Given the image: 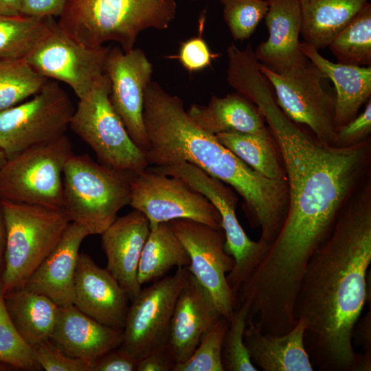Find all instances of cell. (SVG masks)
Masks as SVG:
<instances>
[{"label": "cell", "mask_w": 371, "mask_h": 371, "mask_svg": "<svg viewBox=\"0 0 371 371\" xmlns=\"http://www.w3.org/2000/svg\"><path fill=\"white\" fill-rule=\"evenodd\" d=\"M362 348V353L365 357L371 359V311L365 315L359 323L355 324L353 338Z\"/></svg>", "instance_id": "43"}, {"label": "cell", "mask_w": 371, "mask_h": 371, "mask_svg": "<svg viewBox=\"0 0 371 371\" xmlns=\"http://www.w3.org/2000/svg\"><path fill=\"white\" fill-rule=\"evenodd\" d=\"M188 267L141 289L131 301L120 346L137 360L166 345L178 296L190 275Z\"/></svg>", "instance_id": "13"}, {"label": "cell", "mask_w": 371, "mask_h": 371, "mask_svg": "<svg viewBox=\"0 0 371 371\" xmlns=\"http://www.w3.org/2000/svg\"><path fill=\"white\" fill-rule=\"evenodd\" d=\"M149 232L147 217L133 210L117 217L100 234L107 261L106 269L126 291L131 301L142 289L137 279L138 267Z\"/></svg>", "instance_id": "19"}, {"label": "cell", "mask_w": 371, "mask_h": 371, "mask_svg": "<svg viewBox=\"0 0 371 371\" xmlns=\"http://www.w3.org/2000/svg\"><path fill=\"white\" fill-rule=\"evenodd\" d=\"M32 349L38 363L46 371H91L93 362L68 356L50 339L32 346Z\"/></svg>", "instance_id": "37"}, {"label": "cell", "mask_w": 371, "mask_h": 371, "mask_svg": "<svg viewBox=\"0 0 371 371\" xmlns=\"http://www.w3.org/2000/svg\"><path fill=\"white\" fill-rule=\"evenodd\" d=\"M72 155L65 134L7 159L0 170V199L63 207V173Z\"/></svg>", "instance_id": "8"}, {"label": "cell", "mask_w": 371, "mask_h": 371, "mask_svg": "<svg viewBox=\"0 0 371 371\" xmlns=\"http://www.w3.org/2000/svg\"><path fill=\"white\" fill-rule=\"evenodd\" d=\"M137 363L133 355L120 346L93 361L91 371H136Z\"/></svg>", "instance_id": "40"}, {"label": "cell", "mask_w": 371, "mask_h": 371, "mask_svg": "<svg viewBox=\"0 0 371 371\" xmlns=\"http://www.w3.org/2000/svg\"><path fill=\"white\" fill-rule=\"evenodd\" d=\"M339 214L333 231L311 258L294 304L306 323L304 346L319 371H361L352 345L367 301L371 262V181L368 179Z\"/></svg>", "instance_id": "2"}, {"label": "cell", "mask_w": 371, "mask_h": 371, "mask_svg": "<svg viewBox=\"0 0 371 371\" xmlns=\"http://www.w3.org/2000/svg\"><path fill=\"white\" fill-rule=\"evenodd\" d=\"M111 47H86L55 21L50 32L25 58L39 74L66 83L80 99L105 74Z\"/></svg>", "instance_id": "14"}, {"label": "cell", "mask_w": 371, "mask_h": 371, "mask_svg": "<svg viewBox=\"0 0 371 371\" xmlns=\"http://www.w3.org/2000/svg\"><path fill=\"white\" fill-rule=\"evenodd\" d=\"M7 159L4 153L0 149V170L5 163Z\"/></svg>", "instance_id": "46"}, {"label": "cell", "mask_w": 371, "mask_h": 371, "mask_svg": "<svg viewBox=\"0 0 371 371\" xmlns=\"http://www.w3.org/2000/svg\"><path fill=\"white\" fill-rule=\"evenodd\" d=\"M14 369L5 363H0V371H7V370H13Z\"/></svg>", "instance_id": "47"}, {"label": "cell", "mask_w": 371, "mask_h": 371, "mask_svg": "<svg viewBox=\"0 0 371 371\" xmlns=\"http://www.w3.org/2000/svg\"><path fill=\"white\" fill-rule=\"evenodd\" d=\"M370 133L371 99H369L360 114L336 131L335 145L348 146L358 144L370 137Z\"/></svg>", "instance_id": "38"}, {"label": "cell", "mask_w": 371, "mask_h": 371, "mask_svg": "<svg viewBox=\"0 0 371 371\" xmlns=\"http://www.w3.org/2000/svg\"><path fill=\"white\" fill-rule=\"evenodd\" d=\"M47 80L25 59L0 60V112L35 95Z\"/></svg>", "instance_id": "32"}, {"label": "cell", "mask_w": 371, "mask_h": 371, "mask_svg": "<svg viewBox=\"0 0 371 371\" xmlns=\"http://www.w3.org/2000/svg\"><path fill=\"white\" fill-rule=\"evenodd\" d=\"M22 1L23 0H0V14H21Z\"/></svg>", "instance_id": "44"}, {"label": "cell", "mask_w": 371, "mask_h": 371, "mask_svg": "<svg viewBox=\"0 0 371 371\" xmlns=\"http://www.w3.org/2000/svg\"><path fill=\"white\" fill-rule=\"evenodd\" d=\"M301 35L317 50L328 47L368 0H298Z\"/></svg>", "instance_id": "27"}, {"label": "cell", "mask_w": 371, "mask_h": 371, "mask_svg": "<svg viewBox=\"0 0 371 371\" xmlns=\"http://www.w3.org/2000/svg\"><path fill=\"white\" fill-rule=\"evenodd\" d=\"M168 223L188 251L189 271L209 291L221 315L229 321L235 309V300L226 276L234 260L225 249L223 229L190 219Z\"/></svg>", "instance_id": "15"}, {"label": "cell", "mask_w": 371, "mask_h": 371, "mask_svg": "<svg viewBox=\"0 0 371 371\" xmlns=\"http://www.w3.org/2000/svg\"><path fill=\"white\" fill-rule=\"evenodd\" d=\"M128 205L147 217L150 227L175 219H190L223 229L219 212L205 196L182 179L148 166L134 172Z\"/></svg>", "instance_id": "12"}, {"label": "cell", "mask_w": 371, "mask_h": 371, "mask_svg": "<svg viewBox=\"0 0 371 371\" xmlns=\"http://www.w3.org/2000/svg\"><path fill=\"white\" fill-rule=\"evenodd\" d=\"M152 170L179 178L205 196L219 212L225 236V249L233 257L234 265L227 280L233 286H239L261 262L269 247L261 241L251 240L236 216V192L222 181L210 176L189 163L153 166Z\"/></svg>", "instance_id": "10"}, {"label": "cell", "mask_w": 371, "mask_h": 371, "mask_svg": "<svg viewBox=\"0 0 371 371\" xmlns=\"http://www.w3.org/2000/svg\"><path fill=\"white\" fill-rule=\"evenodd\" d=\"M6 311L16 329L31 347L49 339L60 306L47 296L21 287L3 294Z\"/></svg>", "instance_id": "26"}, {"label": "cell", "mask_w": 371, "mask_h": 371, "mask_svg": "<svg viewBox=\"0 0 371 371\" xmlns=\"http://www.w3.org/2000/svg\"><path fill=\"white\" fill-rule=\"evenodd\" d=\"M221 316L209 291L190 273L177 300L167 341L176 363L191 356L204 333Z\"/></svg>", "instance_id": "20"}, {"label": "cell", "mask_w": 371, "mask_h": 371, "mask_svg": "<svg viewBox=\"0 0 371 371\" xmlns=\"http://www.w3.org/2000/svg\"><path fill=\"white\" fill-rule=\"evenodd\" d=\"M268 38L254 51L258 62L279 75L305 66L308 59L300 49L302 17L298 0H265Z\"/></svg>", "instance_id": "17"}, {"label": "cell", "mask_w": 371, "mask_h": 371, "mask_svg": "<svg viewBox=\"0 0 371 371\" xmlns=\"http://www.w3.org/2000/svg\"><path fill=\"white\" fill-rule=\"evenodd\" d=\"M187 113L199 127L214 135L269 131L257 106L236 92L224 97L212 95L207 105L192 104Z\"/></svg>", "instance_id": "25"}, {"label": "cell", "mask_w": 371, "mask_h": 371, "mask_svg": "<svg viewBox=\"0 0 371 371\" xmlns=\"http://www.w3.org/2000/svg\"><path fill=\"white\" fill-rule=\"evenodd\" d=\"M6 231L4 216L0 199V276L3 269L4 254L5 249Z\"/></svg>", "instance_id": "45"}, {"label": "cell", "mask_w": 371, "mask_h": 371, "mask_svg": "<svg viewBox=\"0 0 371 371\" xmlns=\"http://www.w3.org/2000/svg\"><path fill=\"white\" fill-rule=\"evenodd\" d=\"M110 80L105 73L80 98L69 127L93 150L100 163L130 172L148 166L144 151L132 140L110 100Z\"/></svg>", "instance_id": "7"}, {"label": "cell", "mask_w": 371, "mask_h": 371, "mask_svg": "<svg viewBox=\"0 0 371 371\" xmlns=\"http://www.w3.org/2000/svg\"><path fill=\"white\" fill-rule=\"evenodd\" d=\"M259 69L285 115L308 127L319 141L335 145L334 96L328 78L309 60L305 66L283 76L260 63Z\"/></svg>", "instance_id": "11"}, {"label": "cell", "mask_w": 371, "mask_h": 371, "mask_svg": "<svg viewBox=\"0 0 371 371\" xmlns=\"http://www.w3.org/2000/svg\"><path fill=\"white\" fill-rule=\"evenodd\" d=\"M190 259L168 222L150 227L140 257L137 279L141 285L162 278L174 267L189 266Z\"/></svg>", "instance_id": "28"}, {"label": "cell", "mask_w": 371, "mask_h": 371, "mask_svg": "<svg viewBox=\"0 0 371 371\" xmlns=\"http://www.w3.org/2000/svg\"><path fill=\"white\" fill-rule=\"evenodd\" d=\"M229 321L221 316L203 335L191 356L173 371H223L222 344Z\"/></svg>", "instance_id": "35"}, {"label": "cell", "mask_w": 371, "mask_h": 371, "mask_svg": "<svg viewBox=\"0 0 371 371\" xmlns=\"http://www.w3.org/2000/svg\"><path fill=\"white\" fill-rule=\"evenodd\" d=\"M88 236L84 227L71 222L58 243L23 287L47 296L60 307L73 304L79 249Z\"/></svg>", "instance_id": "21"}, {"label": "cell", "mask_w": 371, "mask_h": 371, "mask_svg": "<svg viewBox=\"0 0 371 371\" xmlns=\"http://www.w3.org/2000/svg\"><path fill=\"white\" fill-rule=\"evenodd\" d=\"M248 98L278 145L289 193L283 225L259 267L273 282L297 286L357 191L368 164L370 137L348 146L322 143L285 115L267 82L252 88Z\"/></svg>", "instance_id": "1"}, {"label": "cell", "mask_w": 371, "mask_h": 371, "mask_svg": "<svg viewBox=\"0 0 371 371\" xmlns=\"http://www.w3.org/2000/svg\"><path fill=\"white\" fill-rule=\"evenodd\" d=\"M249 308L240 304L234 311L225 333L221 349L223 370L225 371H257L244 344V331L247 325Z\"/></svg>", "instance_id": "33"}, {"label": "cell", "mask_w": 371, "mask_h": 371, "mask_svg": "<svg viewBox=\"0 0 371 371\" xmlns=\"http://www.w3.org/2000/svg\"><path fill=\"white\" fill-rule=\"evenodd\" d=\"M52 17L0 14V60L25 59L50 32Z\"/></svg>", "instance_id": "30"}, {"label": "cell", "mask_w": 371, "mask_h": 371, "mask_svg": "<svg viewBox=\"0 0 371 371\" xmlns=\"http://www.w3.org/2000/svg\"><path fill=\"white\" fill-rule=\"evenodd\" d=\"M215 136L262 176L274 180H286L281 155L270 131L262 134L221 133Z\"/></svg>", "instance_id": "29"}, {"label": "cell", "mask_w": 371, "mask_h": 371, "mask_svg": "<svg viewBox=\"0 0 371 371\" xmlns=\"http://www.w3.org/2000/svg\"><path fill=\"white\" fill-rule=\"evenodd\" d=\"M176 14L175 0H69L58 24L86 47L113 41L126 52L142 31L168 29Z\"/></svg>", "instance_id": "4"}, {"label": "cell", "mask_w": 371, "mask_h": 371, "mask_svg": "<svg viewBox=\"0 0 371 371\" xmlns=\"http://www.w3.org/2000/svg\"><path fill=\"white\" fill-rule=\"evenodd\" d=\"M144 155L148 166L191 164L231 186L243 199L251 227H260V240L271 245L286 216V180L268 179L254 171L223 146L214 135L199 127L180 98L150 82L144 93Z\"/></svg>", "instance_id": "3"}, {"label": "cell", "mask_w": 371, "mask_h": 371, "mask_svg": "<svg viewBox=\"0 0 371 371\" xmlns=\"http://www.w3.org/2000/svg\"><path fill=\"white\" fill-rule=\"evenodd\" d=\"M176 361L167 344L138 360L136 371H173Z\"/></svg>", "instance_id": "42"}, {"label": "cell", "mask_w": 371, "mask_h": 371, "mask_svg": "<svg viewBox=\"0 0 371 371\" xmlns=\"http://www.w3.org/2000/svg\"><path fill=\"white\" fill-rule=\"evenodd\" d=\"M306 328V321L300 318L286 333L269 335L248 319L244 344L251 362L263 371L314 370L304 346Z\"/></svg>", "instance_id": "23"}, {"label": "cell", "mask_w": 371, "mask_h": 371, "mask_svg": "<svg viewBox=\"0 0 371 371\" xmlns=\"http://www.w3.org/2000/svg\"><path fill=\"white\" fill-rule=\"evenodd\" d=\"M123 329L104 325L74 304L60 307L49 339L68 356L94 361L121 346Z\"/></svg>", "instance_id": "22"}, {"label": "cell", "mask_w": 371, "mask_h": 371, "mask_svg": "<svg viewBox=\"0 0 371 371\" xmlns=\"http://www.w3.org/2000/svg\"><path fill=\"white\" fill-rule=\"evenodd\" d=\"M69 0H23L21 14L38 19L60 16Z\"/></svg>", "instance_id": "41"}, {"label": "cell", "mask_w": 371, "mask_h": 371, "mask_svg": "<svg viewBox=\"0 0 371 371\" xmlns=\"http://www.w3.org/2000/svg\"><path fill=\"white\" fill-rule=\"evenodd\" d=\"M339 63L371 65V4L368 1L328 46Z\"/></svg>", "instance_id": "31"}, {"label": "cell", "mask_w": 371, "mask_h": 371, "mask_svg": "<svg viewBox=\"0 0 371 371\" xmlns=\"http://www.w3.org/2000/svg\"><path fill=\"white\" fill-rule=\"evenodd\" d=\"M300 49L335 88L334 124L337 131L355 117L362 105L370 99L371 67L333 63L304 42H301Z\"/></svg>", "instance_id": "24"}, {"label": "cell", "mask_w": 371, "mask_h": 371, "mask_svg": "<svg viewBox=\"0 0 371 371\" xmlns=\"http://www.w3.org/2000/svg\"><path fill=\"white\" fill-rule=\"evenodd\" d=\"M6 241L0 286L3 294L23 287L54 249L71 223L63 207L1 200Z\"/></svg>", "instance_id": "5"}, {"label": "cell", "mask_w": 371, "mask_h": 371, "mask_svg": "<svg viewBox=\"0 0 371 371\" xmlns=\"http://www.w3.org/2000/svg\"><path fill=\"white\" fill-rule=\"evenodd\" d=\"M223 19L234 40L249 38L265 18L268 10L265 0H219Z\"/></svg>", "instance_id": "36"}, {"label": "cell", "mask_w": 371, "mask_h": 371, "mask_svg": "<svg viewBox=\"0 0 371 371\" xmlns=\"http://www.w3.org/2000/svg\"><path fill=\"white\" fill-rule=\"evenodd\" d=\"M0 363L14 370H40L32 347L21 337L5 306L0 286Z\"/></svg>", "instance_id": "34"}, {"label": "cell", "mask_w": 371, "mask_h": 371, "mask_svg": "<svg viewBox=\"0 0 371 371\" xmlns=\"http://www.w3.org/2000/svg\"><path fill=\"white\" fill-rule=\"evenodd\" d=\"M74 110L65 90L47 80L30 100L0 112V149L10 159L65 135Z\"/></svg>", "instance_id": "9"}, {"label": "cell", "mask_w": 371, "mask_h": 371, "mask_svg": "<svg viewBox=\"0 0 371 371\" xmlns=\"http://www.w3.org/2000/svg\"><path fill=\"white\" fill-rule=\"evenodd\" d=\"M128 300L126 291L106 269L80 253L73 302L78 310L104 325L123 329Z\"/></svg>", "instance_id": "18"}, {"label": "cell", "mask_w": 371, "mask_h": 371, "mask_svg": "<svg viewBox=\"0 0 371 371\" xmlns=\"http://www.w3.org/2000/svg\"><path fill=\"white\" fill-rule=\"evenodd\" d=\"M134 172L97 163L87 155L73 154L63 173V207L71 222L89 235L101 234L129 204Z\"/></svg>", "instance_id": "6"}, {"label": "cell", "mask_w": 371, "mask_h": 371, "mask_svg": "<svg viewBox=\"0 0 371 371\" xmlns=\"http://www.w3.org/2000/svg\"><path fill=\"white\" fill-rule=\"evenodd\" d=\"M176 57L183 67L191 72L210 65L214 55L201 36H199L184 42Z\"/></svg>", "instance_id": "39"}, {"label": "cell", "mask_w": 371, "mask_h": 371, "mask_svg": "<svg viewBox=\"0 0 371 371\" xmlns=\"http://www.w3.org/2000/svg\"><path fill=\"white\" fill-rule=\"evenodd\" d=\"M153 65L139 48L124 52L111 47L105 73L111 82L109 100L135 144L144 152L147 146L143 111L145 90L151 81Z\"/></svg>", "instance_id": "16"}]
</instances>
